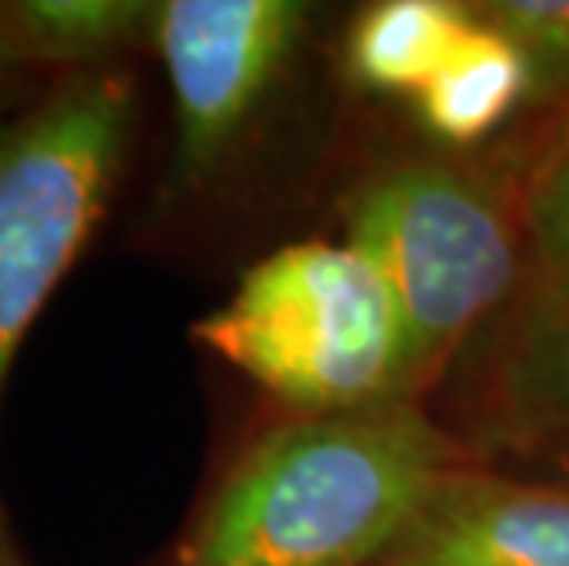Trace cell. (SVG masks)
Returning <instances> with one entry per match:
<instances>
[{
    "label": "cell",
    "instance_id": "1",
    "mask_svg": "<svg viewBox=\"0 0 569 566\" xmlns=\"http://www.w3.org/2000/svg\"><path fill=\"white\" fill-rule=\"evenodd\" d=\"M463 467L416 401L295 416L228 467L180 566H379Z\"/></svg>",
    "mask_w": 569,
    "mask_h": 566
},
{
    "label": "cell",
    "instance_id": "2",
    "mask_svg": "<svg viewBox=\"0 0 569 566\" xmlns=\"http://www.w3.org/2000/svg\"><path fill=\"white\" fill-rule=\"evenodd\" d=\"M191 335L298 416L405 401L401 320L346 239H295L261 255Z\"/></svg>",
    "mask_w": 569,
    "mask_h": 566
},
{
    "label": "cell",
    "instance_id": "3",
    "mask_svg": "<svg viewBox=\"0 0 569 566\" xmlns=\"http://www.w3.org/2000/svg\"><path fill=\"white\" fill-rule=\"evenodd\" d=\"M132 122L137 81L122 67L59 75L0 115V401L33 320L111 207Z\"/></svg>",
    "mask_w": 569,
    "mask_h": 566
},
{
    "label": "cell",
    "instance_id": "4",
    "mask_svg": "<svg viewBox=\"0 0 569 566\" xmlns=\"http://www.w3.org/2000/svg\"><path fill=\"white\" fill-rule=\"evenodd\" d=\"M346 244L375 269L401 320L405 401L438 376L518 269L500 199L481 177L430 159L390 162L360 180L346 202Z\"/></svg>",
    "mask_w": 569,
    "mask_h": 566
},
{
    "label": "cell",
    "instance_id": "5",
    "mask_svg": "<svg viewBox=\"0 0 569 566\" xmlns=\"http://www.w3.org/2000/svg\"><path fill=\"white\" fill-rule=\"evenodd\" d=\"M309 30L301 0H159L151 48L173 100L169 188L191 196L243 151Z\"/></svg>",
    "mask_w": 569,
    "mask_h": 566
},
{
    "label": "cell",
    "instance_id": "6",
    "mask_svg": "<svg viewBox=\"0 0 569 566\" xmlns=\"http://www.w3.org/2000/svg\"><path fill=\"white\" fill-rule=\"evenodd\" d=\"M379 566H569V489L467 464L441 481Z\"/></svg>",
    "mask_w": 569,
    "mask_h": 566
},
{
    "label": "cell",
    "instance_id": "7",
    "mask_svg": "<svg viewBox=\"0 0 569 566\" xmlns=\"http://www.w3.org/2000/svg\"><path fill=\"white\" fill-rule=\"evenodd\" d=\"M151 0H0V52L22 75H81L151 44Z\"/></svg>",
    "mask_w": 569,
    "mask_h": 566
},
{
    "label": "cell",
    "instance_id": "8",
    "mask_svg": "<svg viewBox=\"0 0 569 566\" xmlns=\"http://www.w3.org/2000/svg\"><path fill=\"white\" fill-rule=\"evenodd\" d=\"M475 27V4L456 0H379L346 38V67L371 92L416 96Z\"/></svg>",
    "mask_w": 569,
    "mask_h": 566
},
{
    "label": "cell",
    "instance_id": "9",
    "mask_svg": "<svg viewBox=\"0 0 569 566\" xmlns=\"http://www.w3.org/2000/svg\"><path fill=\"white\" fill-rule=\"evenodd\" d=\"M411 103L433 140L467 148L500 129L518 103H529L526 59L475 11V27Z\"/></svg>",
    "mask_w": 569,
    "mask_h": 566
},
{
    "label": "cell",
    "instance_id": "10",
    "mask_svg": "<svg viewBox=\"0 0 569 566\" xmlns=\"http://www.w3.org/2000/svg\"><path fill=\"white\" fill-rule=\"evenodd\" d=\"M507 413L515 424L569 453V312L543 317L507 365Z\"/></svg>",
    "mask_w": 569,
    "mask_h": 566
},
{
    "label": "cell",
    "instance_id": "11",
    "mask_svg": "<svg viewBox=\"0 0 569 566\" xmlns=\"http://www.w3.org/2000/svg\"><path fill=\"white\" fill-rule=\"evenodd\" d=\"M475 11L526 59L529 103L569 96V0H486Z\"/></svg>",
    "mask_w": 569,
    "mask_h": 566
},
{
    "label": "cell",
    "instance_id": "12",
    "mask_svg": "<svg viewBox=\"0 0 569 566\" xmlns=\"http://www.w3.org/2000/svg\"><path fill=\"white\" fill-rule=\"evenodd\" d=\"M529 250L548 291V317L569 312V151L543 166L529 196Z\"/></svg>",
    "mask_w": 569,
    "mask_h": 566
},
{
    "label": "cell",
    "instance_id": "13",
    "mask_svg": "<svg viewBox=\"0 0 569 566\" xmlns=\"http://www.w3.org/2000/svg\"><path fill=\"white\" fill-rule=\"evenodd\" d=\"M22 81H27V75H22L16 63H8L4 52H0V115L16 107V92H19Z\"/></svg>",
    "mask_w": 569,
    "mask_h": 566
},
{
    "label": "cell",
    "instance_id": "14",
    "mask_svg": "<svg viewBox=\"0 0 569 566\" xmlns=\"http://www.w3.org/2000/svg\"><path fill=\"white\" fill-rule=\"evenodd\" d=\"M566 151H569V96H566V111L559 118V126H555V137H551V148H548V159H543V166L562 159ZM543 166H540V170H543Z\"/></svg>",
    "mask_w": 569,
    "mask_h": 566
},
{
    "label": "cell",
    "instance_id": "15",
    "mask_svg": "<svg viewBox=\"0 0 569 566\" xmlns=\"http://www.w3.org/2000/svg\"><path fill=\"white\" fill-rule=\"evenodd\" d=\"M0 566H22V559L16 556V548L11 545H0Z\"/></svg>",
    "mask_w": 569,
    "mask_h": 566
}]
</instances>
